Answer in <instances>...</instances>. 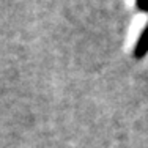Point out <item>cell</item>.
Masks as SVG:
<instances>
[{"instance_id":"6da1fadb","label":"cell","mask_w":148,"mask_h":148,"mask_svg":"<svg viewBox=\"0 0 148 148\" xmlns=\"http://www.w3.org/2000/svg\"><path fill=\"white\" fill-rule=\"evenodd\" d=\"M147 55H148V24L142 30L139 40H137V43L134 44V49H132V57L136 60H142Z\"/></svg>"},{"instance_id":"7a4b0ae2","label":"cell","mask_w":148,"mask_h":148,"mask_svg":"<svg viewBox=\"0 0 148 148\" xmlns=\"http://www.w3.org/2000/svg\"><path fill=\"white\" fill-rule=\"evenodd\" d=\"M137 10H140L142 13H145V14H148V0H140V2L136 3Z\"/></svg>"}]
</instances>
